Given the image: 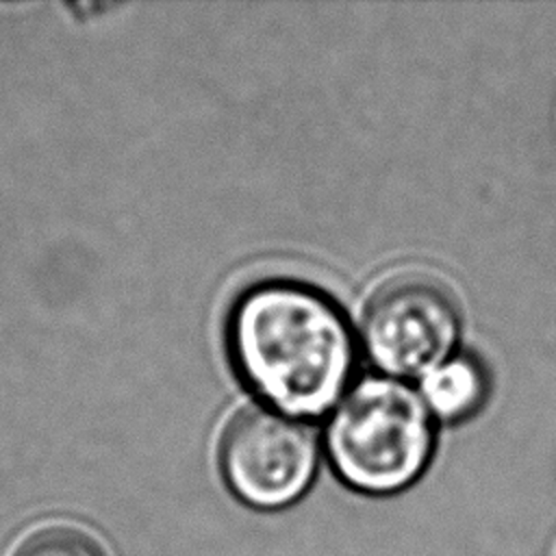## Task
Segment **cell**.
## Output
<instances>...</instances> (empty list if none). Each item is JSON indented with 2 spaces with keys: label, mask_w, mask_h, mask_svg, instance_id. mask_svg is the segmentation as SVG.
Returning <instances> with one entry per match:
<instances>
[{
  "label": "cell",
  "mask_w": 556,
  "mask_h": 556,
  "mask_svg": "<svg viewBox=\"0 0 556 556\" xmlns=\"http://www.w3.org/2000/svg\"><path fill=\"white\" fill-rule=\"evenodd\" d=\"M239 380L293 419L337 406L356 369V339L339 304L313 285L269 278L243 289L226 317Z\"/></svg>",
  "instance_id": "cell-1"
},
{
  "label": "cell",
  "mask_w": 556,
  "mask_h": 556,
  "mask_svg": "<svg viewBox=\"0 0 556 556\" xmlns=\"http://www.w3.org/2000/svg\"><path fill=\"white\" fill-rule=\"evenodd\" d=\"M334 476L363 495H395L426 471L434 424L421 395L389 376L361 378L324 430Z\"/></svg>",
  "instance_id": "cell-2"
},
{
  "label": "cell",
  "mask_w": 556,
  "mask_h": 556,
  "mask_svg": "<svg viewBox=\"0 0 556 556\" xmlns=\"http://www.w3.org/2000/svg\"><path fill=\"white\" fill-rule=\"evenodd\" d=\"M319 467L315 430L271 408H245L219 441L228 491L254 510H282L311 489Z\"/></svg>",
  "instance_id": "cell-3"
},
{
  "label": "cell",
  "mask_w": 556,
  "mask_h": 556,
  "mask_svg": "<svg viewBox=\"0 0 556 556\" xmlns=\"http://www.w3.org/2000/svg\"><path fill=\"white\" fill-rule=\"evenodd\" d=\"M458 334L454 298L419 276L384 282L369 298L361 321L365 354L389 378H424L450 358Z\"/></svg>",
  "instance_id": "cell-4"
},
{
  "label": "cell",
  "mask_w": 556,
  "mask_h": 556,
  "mask_svg": "<svg viewBox=\"0 0 556 556\" xmlns=\"http://www.w3.org/2000/svg\"><path fill=\"white\" fill-rule=\"evenodd\" d=\"M489 393L484 365L471 354H456L421 378V400L441 421H463L480 410Z\"/></svg>",
  "instance_id": "cell-5"
},
{
  "label": "cell",
  "mask_w": 556,
  "mask_h": 556,
  "mask_svg": "<svg viewBox=\"0 0 556 556\" xmlns=\"http://www.w3.org/2000/svg\"><path fill=\"white\" fill-rule=\"evenodd\" d=\"M15 556H104L100 545L83 530L70 526H48L33 532Z\"/></svg>",
  "instance_id": "cell-6"
}]
</instances>
